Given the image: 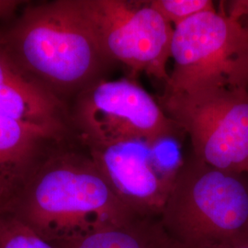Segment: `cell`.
<instances>
[{"label": "cell", "instance_id": "cell-19", "mask_svg": "<svg viewBox=\"0 0 248 248\" xmlns=\"http://www.w3.org/2000/svg\"><path fill=\"white\" fill-rule=\"evenodd\" d=\"M0 214H1V213H0Z\"/></svg>", "mask_w": 248, "mask_h": 248}, {"label": "cell", "instance_id": "cell-15", "mask_svg": "<svg viewBox=\"0 0 248 248\" xmlns=\"http://www.w3.org/2000/svg\"><path fill=\"white\" fill-rule=\"evenodd\" d=\"M232 87H245L248 89V54L240 63L238 71L232 81Z\"/></svg>", "mask_w": 248, "mask_h": 248}, {"label": "cell", "instance_id": "cell-4", "mask_svg": "<svg viewBox=\"0 0 248 248\" xmlns=\"http://www.w3.org/2000/svg\"><path fill=\"white\" fill-rule=\"evenodd\" d=\"M165 113L186 134L191 155L215 169L248 170V89L219 86L188 92L164 91Z\"/></svg>", "mask_w": 248, "mask_h": 248}, {"label": "cell", "instance_id": "cell-17", "mask_svg": "<svg viewBox=\"0 0 248 248\" xmlns=\"http://www.w3.org/2000/svg\"><path fill=\"white\" fill-rule=\"evenodd\" d=\"M201 248H248V240L215 244V245H210V246H206Z\"/></svg>", "mask_w": 248, "mask_h": 248}, {"label": "cell", "instance_id": "cell-14", "mask_svg": "<svg viewBox=\"0 0 248 248\" xmlns=\"http://www.w3.org/2000/svg\"><path fill=\"white\" fill-rule=\"evenodd\" d=\"M221 4L227 15L238 20L248 33V0H230Z\"/></svg>", "mask_w": 248, "mask_h": 248}, {"label": "cell", "instance_id": "cell-18", "mask_svg": "<svg viewBox=\"0 0 248 248\" xmlns=\"http://www.w3.org/2000/svg\"><path fill=\"white\" fill-rule=\"evenodd\" d=\"M247 174H248V172H247Z\"/></svg>", "mask_w": 248, "mask_h": 248}, {"label": "cell", "instance_id": "cell-11", "mask_svg": "<svg viewBox=\"0 0 248 248\" xmlns=\"http://www.w3.org/2000/svg\"><path fill=\"white\" fill-rule=\"evenodd\" d=\"M62 248H182L159 218H134L123 225L99 231Z\"/></svg>", "mask_w": 248, "mask_h": 248}, {"label": "cell", "instance_id": "cell-9", "mask_svg": "<svg viewBox=\"0 0 248 248\" xmlns=\"http://www.w3.org/2000/svg\"><path fill=\"white\" fill-rule=\"evenodd\" d=\"M0 117L42 130L59 142L76 140L65 102L23 71L1 45Z\"/></svg>", "mask_w": 248, "mask_h": 248}, {"label": "cell", "instance_id": "cell-8", "mask_svg": "<svg viewBox=\"0 0 248 248\" xmlns=\"http://www.w3.org/2000/svg\"><path fill=\"white\" fill-rule=\"evenodd\" d=\"M248 53V31L222 4L219 9L194 16L174 28L170 50L174 63L165 91L230 86Z\"/></svg>", "mask_w": 248, "mask_h": 248}, {"label": "cell", "instance_id": "cell-7", "mask_svg": "<svg viewBox=\"0 0 248 248\" xmlns=\"http://www.w3.org/2000/svg\"><path fill=\"white\" fill-rule=\"evenodd\" d=\"M78 2L101 50L112 62L124 64L132 77L144 73L167 85L174 27L149 1Z\"/></svg>", "mask_w": 248, "mask_h": 248}, {"label": "cell", "instance_id": "cell-1", "mask_svg": "<svg viewBox=\"0 0 248 248\" xmlns=\"http://www.w3.org/2000/svg\"><path fill=\"white\" fill-rule=\"evenodd\" d=\"M6 213L58 248L137 218L78 140L49 151Z\"/></svg>", "mask_w": 248, "mask_h": 248}, {"label": "cell", "instance_id": "cell-12", "mask_svg": "<svg viewBox=\"0 0 248 248\" xmlns=\"http://www.w3.org/2000/svg\"><path fill=\"white\" fill-rule=\"evenodd\" d=\"M0 248H58L16 217L0 214Z\"/></svg>", "mask_w": 248, "mask_h": 248}, {"label": "cell", "instance_id": "cell-10", "mask_svg": "<svg viewBox=\"0 0 248 248\" xmlns=\"http://www.w3.org/2000/svg\"><path fill=\"white\" fill-rule=\"evenodd\" d=\"M51 135L0 117V213H6L49 151L59 143Z\"/></svg>", "mask_w": 248, "mask_h": 248}, {"label": "cell", "instance_id": "cell-3", "mask_svg": "<svg viewBox=\"0 0 248 248\" xmlns=\"http://www.w3.org/2000/svg\"><path fill=\"white\" fill-rule=\"evenodd\" d=\"M159 220L182 248L248 240V175L184 160Z\"/></svg>", "mask_w": 248, "mask_h": 248}, {"label": "cell", "instance_id": "cell-2", "mask_svg": "<svg viewBox=\"0 0 248 248\" xmlns=\"http://www.w3.org/2000/svg\"><path fill=\"white\" fill-rule=\"evenodd\" d=\"M0 45L23 71L62 100L106 78L114 64L101 50L78 0L31 6L0 38Z\"/></svg>", "mask_w": 248, "mask_h": 248}, {"label": "cell", "instance_id": "cell-5", "mask_svg": "<svg viewBox=\"0 0 248 248\" xmlns=\"http://www.w3.org/2000/svg\"><path fill=\"white\" fill-rule=\"evenodd\" d=\"M69 110L82 145L124 140L153 144L185 134L133 78L99 80L74 98Z\"/></svg>", "mask_w": 248, "mask_h": 248}, {"label": "cell", "instance_id": "cell-16", "mask_svg": "<svg viewBox=\"0 0 248 248\" xmlns=\"http://www.w3.org/2000/svg\"><path fill=\"white\" fill-rule=\"evenodd\" d=\"M20 4V1L16 0H0V18L9 17Z\"/></svg>", "mask_w": 248, "mask_h": 248}, {"label": "cell", "instance_id": "cell-6", "mask_svg": "<svg viewBox=\"0 0 248 248\" xmlns=\"http://www.w3.org/2000/svg\"><path fill=\"white\" fill-rule=\"evenodd\" d=\"M179 139L167 138L153 144L124 140L83 146L135 217L159 218L185 160Z\"/></svg>", "mask_w": 248, "mask_h": 248}, {"label": "cell", "instance_id": "cell-13", "mask_svg": "<svg viewBox=\"0 0 248 248\" xmlns=\"http://www.w3.org/2000/svg\"><path fill=\"white\" fill-rule=\"evenodd\" d=\"M149 4L174 28L199 14L216 9L212 0H151Z\"/></svg>", "mask_w": 248, "mask_h": 248}]
</instances>
